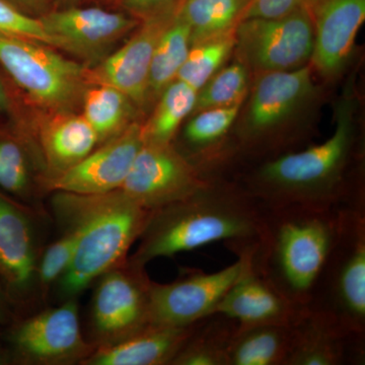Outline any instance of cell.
<instances>
[{"label": "cell", "mask_w": 365, "mask_h": 365, "mask_svg": "<svg viewBox=\"0 0 365 365\" xmlns=\"http://www.w3.org/2000/svg\"><path fill=\"white\" fill-rule=\"evenodd\" d=\"M354 116L355 98L344 93L336 107L333 134L326 141L263 160L237 184L265 207L365 206L364 186L354 176L361 158Z\"/></svg>", "instance_id": "cell-1"}, {"label": "cell", "mask_w": 365, "mask_h": 365, "mask_svg": "<svg viewBox=\"0 0 365 365\" xmlns=\"http://www.w3.org/2000/svg\"><path fill=\"white\" fill-rule=\"evenodd\" d=\"M263 206L237 182H207L182 200L151 210L137 249L127 261L145 268L150 262L223 242L235 255L256 248Z\"/></svg>", "instance_id": "cell-2"}, {"label": "cell", "mask_w": 365, "mask_h": 365, "mask_svg": "<svg viewBox=\"0 0 365 365\" xmlns=\"http://www.w3.org/2000/svg\"><path fill=\"white\" fill-rule=\"evenodd\" d=\"M52 199L53 211L62 227L81 228L71 265L56 282L62 299H78L101 275L127 261L151 210L119 189L102 194L55 192Z\"/></svg>", "instance_id": "cell-3"}, {"label": "cell", "mask_w": 365, "mask_h": 365, "mask_svg": "<svg viewBox=\"0 0 365 365\" xmlns=\"http://www.w3.org/2000/svg\"><path fill=\"white\" fill-rule=\"evenodd\" d=\"M341 207L263 206L255 267L295 304L307 309L339 230Z\"/></svg>", "instance_id": "cell-4"}, {"label": "cell", "mask_w": 365, "mask_h": 365, "mask_svg": "<svg viewBox=\"0 0 365 365\" xmlns=\"http://www.w3.org/2000/svg\"><path fill=\"white\" fill-rule=\"evenodd\" d=\"M311 64L290 71L256 76L235 126L237 155L259 163L285 153L299 141L302 115L318 96Z\"/></svg>", "instance_id": "cell-5"}, {"label": "cell", "mask_w": 365, "mask_h": 365, "mask_svg": "<svg viewBox=\"0 0 365 365\" xmlns=\"http://www.w3.org/2000/svg\"><path fill=\"white\" fill-rule=\"evenodd\" d=\"M307 309L365 337V206L340 208L337 239Z\"/></svg>", "instance_id": "cell-6"}, {"label": "cell", "mask_w": 365, "mask_h": 365, "mask_svg": "<svg viewBox=\"0 0 365 365\" xmlns=\"http://www.w3.org/2000/svg\"><path fill=\"white\" fill-rule=\"evenodd\" d=\"M0 63L36 102L57 112H67L88 85L86 67L25 38L0 34Z\"/></svg>", "instance_id": "cell-7"}, {"label": "cell", "mask_w": 365, "mask_h": 365, "mask_svg": "<svg viewBox=\"0 0 365 365\" xmlns=\"http://www.w3.org/2000/svg\"><path fill=\"white\" fill-rule=\"evenodd\" d=\"M314 26L306 7L279 19H246L235 29V53L254 76L302 68L311 62Z\"/></svg>", "instance_id": "cell-8"}, {"label": "cell", "mask_w": 365, "mask_h": 365, "mask_svg": "<svg viewBox=\"0 0 365 365\" xmlns=\"http://www.w3.org/2000/svg\"><path fill=\"white\" fill-rule=\"evenodd\" d=\"M151 281L145 268L128 261L98 278L91 309L96 348L116 344L151 325Z\"/></svg>", "instance_id": "cell-9"}, {"label": "cell", "mask_w": 365, "mask_h": 365, "mask_svg": "<svg viewBox=\"0 0 365 365\" xmlns=\"http://www.w3.org/2000/svg\"><path fill=\"white\" fill-rule=\"evenodd\" d=\"M13 360L24 364H81L96 349L79 324L78 299L64 300L16 324L9 335Z\"/></svg>", "instance_id": "cell-10"}, {"label": "cell", "mask_w": 365, "mask_h": 365, "mask_svg": "<svg viewBox=\"0 0 365 365\" xmlns=\"http://www.w3.org/2000/svg\"><path fill=\"white\" fill-rule=\"evenodd\" d=\"M255 250L237 255L232 265L213 273L190 271L170 283L151 281V325L187 327L215 313L248 265Z\"/></svg>", "instance_id": "cell-11"}, {"label": "cell", "mask_w": 365, "mask_h": 365, "mask_svg": "<svg viewBox=\"0 0 365 365\" xmlns=\"http://www.w3.org/2000/svg\"><path fill=\"white\" fill-rule=\"evenodd\" d=\"M208 181L174 144L143 143L119 190L143 207L155 210L192 195Z\"/></svg>", "instance_id": "cell-12"}, {"label": "cell", "mask_w": 365, "mask_h": 365, "mask_svg": "<svg viewBox=\"0 0 365 365\" xmlns=\"http://www.w3.org/2000/svg\"><path fill=\"white\" fill-rule=\"evenodd\" d=\"M143 124L133 122L76 165L43 182L49 191L102 194L119 189L143 146Z\"/></svg>", "instance_id": "cell-13"}, {"label": "cell", "mask_w": 365, "mask_h": 365, "mask_svg": "<svg viewBox=\"0 0 365 365\" xmlns=\"http://www.w3.org/2000/svg\"><path fill=\"white\" fill-rule=\"evenodd\" d=\"M314 26L312 68L336 81L348 66L357 33L365 20V0H306Z\"/></svg>", "instance_id": "cell-14"}, {"label": "cell", "mask_w": 365, "mask_h": 365, "mask_svg": "<svg viewBox=\"0 0 365 365\" xmlns=\"http://www.w3.org/2000/svg\"><path fill=\"white\" fill-rule=\"evenodd\" d=\"M177 11L141 21L135 33L120 49L95 68H86V83L113 86L125 93L137 107L143 108L148 103L153 53Z\"/></svg>", "instance_id": "cell-15"}, {"label": "cell", "mask_w": 365, "mask_h": 365, "mask_svg": "<svg viewBox=\"0 0 365 365\" xmlns=\"http://www.w3.org/2000/svg\"><path fill=\"white\" fill-rule=\"evenodd\" d=\"M39 258L26 209L0 193V283L11 302H26L38 288Z\"/></svg>", "instance_id": "cell-16"}, {"label": "cell", "mask_w": 365, "mask_h": 365, "mask_svg": "<svg viewBox=\"0 0 365 365\" xmlns=\"http://www.w3.org/2000/svg\"><path fill=\"white\" fill-rule=\"evenodd\" d=\"M46 32L57 41L59 49L81 56L104 51L124 35L135 30L141 21L135 16L112 13L98 7L52 11L39 19Z\"/></svg>", "instance_id": "cell-17"}, {"label": "cell", "mask_w": 365, "mask_h": 365, "mask_svg": "<svg viewBox=\"0 0 365 365\" xmlns=\"http://www.w3.org/2000/svg\"><path fill=\"white\" fill-rule=\"evenodd\" d=\"M253 256L215 313L225 314L241 326L294 325L307 309L295 304L255 267Z\"/></svg>", "instance_id": "cell-18"}, {"label": "cell", "mask_w": 365, "mask_h": 365, "mask_svg": "<svg viewBox=\"0 0 365 365\" xmlns=\"http://www.w3.org/2000/svg\"><path fill=\"white\" fill-rule=\"evenodd\" d=\"M365 337L307 309L294 325L285 365L364 364Z\"/></svg>", "instance_id": "cell-19"}, {"label": "cell", "mask_w": 365, "mask_h": 365, "mask_svg": "<svg viewBox=\"0 0 365 365\" xmlns=\"http://www.w3.org/2000/svg\"><path fill=\"white\" fill-rule=\"evenodd\" d=\"M197 324L150 325L121 342L96 348L83 365H170Z\"/></svg>", "instance_id": "cell-20"}, {"label": "cell", "mask_w": 365, "mask_h": 365, "mask_svg": "<svg viewBox=\"0 0 365 365\" xmlns=\"http://www.w3.org/2000/svg\"><path fill=\"white\" fill-rule=\"evenodd\" d=\"M45 181L58 176L83 160L100 143L95 130L83 116L58 112L40 130Z\"/></svg>", "instance_id": "cell-21"}, {"label": "cell", "mask_w": 365, "mask_h": 365, "mask_svg": "<svg viewBox=\"0 0 365 365\" xmlns=\"http://www.w3.org/2000/svg\"><path fill=\"white\" fill-rule=\"evenodd\" d=\"M294 325L237 327L230 341L227 365H285Z\"/></svg>", "instance_id": "cell-22"}, {"label": "cell", "mask_w": 365, "mask_h": 365, "mask_svg": "<svg viewBox=\"0 0 365 365\" xmlns=\"http://www.w3.org/2000/svg\"><path fill=\"white\" fill-rule=\"evenodd\" d=\"M239 327L235 319L213 313L198 322L170 365H227V352Z\"/></svg>", "instance_id": "cell-23"}, {"label": "cell", "mask_w": 365, "mask_h": 365, "mask_svg": "<svg viewBox=\"0 0 365 365\" xmlns=\"http://www.w3.org/2000/svg\"><path fill=\"white\" fill-rule=\"evenodd\" d=\"M250 0H182L178 14L191 29V45L235 32Z\"/></svg>", "instance_id": "cell-24"}, {"label": "cell", "mask_w": 365, "mask_h": 365, "mask_svg": "<svg viewBox=\"0 0 365 365\" xmlns=\"http://www.w3.org/2000/svg\"><path fill=\"white\" fill-rule=\"evenodd\" d=\"M191 47V29L178 14L169 24L151 60L148 79V103L158 98L176 81Z\"/></svg>", "instance_id": "cell-25"}, {"label": "cell", "mask_w": 365, "mask_h": 365, "mask_svg": "<svg viewBox=\"0 0 365 365\" xmlns=\"http://www.w3.org/2000/svg\"><path fill=\"white\" fill-rule=\"evenodd\" d=\"M83 93V114L98 137L100 143L116 136L133 123L130 98L110 86H91Z\"/></svg>", "instance_id": "cell-26"}, {"label": "cell", "mask_w": 365, "mask_h": 365, "mask_svg": "<svg viewBox=\"0 0 365 365\" xmlns=\"http://www.w3.org/2000/svg\"><path fill=\"white\" fill-rule=\"evenodd\" d=\"M197 91L176 79L158 98L157 107L143 124L144 143L170 144L195 107Z\"/></svg>", "instance_id": "cell-27"}, {"label": "cell", "mask_w": 365, "mask_h": 365, "mask_svg": "<svg viewBox=\"0 0 365 365\" xmlns=\"http://www.w3.org/2000/svg\"><path fill=\"white\" fill-rule=\"evenodd\" d=\"M235 48V32L192 44L177 79L198 91L227 63Z\"/></svg>", "instance_id": "cell-28"}, {"label": "cell", "mask_w": 365, "mask_h": 365, "mask_svg": "<svg viewBox=\"0 0 365 365\" xmlns=\"http://www.w3.org/2000/svg\"><path fill=\"white\" fill-rule=\"evenodd\" d=\"M250 71L239 60L222 67L197 91L191 115L203 110L242 106L250 91Z\"/></svg>", "instance_id": "cell-29"}, {"label": "cell", "mask_w": 365, "mask_h": 365, "mask_svg": "<svg viewBox=\"0 0 365 365\" xmlns=\"http://www.w3.org/2000/svg\"><path fill=\"white\" fill-rule=\"evenodd\" d=\"M64 234L52 242L39 258L37 269V285L41 294H45L51 285L56 284L71 265L79 239L81 228L78 225L64 228Z\"/></svg>", "instance_id": "cell-30"}, {"label": "cell", "mask_w": 365, "mask_h": 365, "mask_svg": "<svg viewBox=\"0 0 365 365\" xmlns=\"http://www.w3.org/2000/svg\"><path fill=\"white\" fill-rule=\"evenodd\" d=\"M0 188L23 200L32 196L26 153L20 144L11 139H0Z\"/></svg>", "instance_id": "cell-31"}, {"label": "cell", "mask_w": 365, "mask_h": 365, "mask_svg": "<svg viewBox=\"0 0 365 365\" xmlns=\"http://www.w3.org/2000/svg\"><path fill=\"white\" fill-rule=\"evenodd\" d=\"M0 34L25 38L59 49L58 43L46 32L39 19L21 13L4 0H0Z\"/></svg>", "instance_id": "cell-32"}, {"label": "cell", "mask_w": 365, "mask_h": 365, "mask_svg": "<svg viewBox=\"0 0 365 365\" xmlns=\"http://www.w3.org/2000/svg\"><path fill=\"white\" fill-rule=\"evenodd\" d=\"M304 4L306 0H250L242 20L283 18L302 9Z\"/></svg>", "instance_id": "cell-33"}, {"label": "cell", "mask_w": 365, "mask_h": 365, "mask_svg": "<svg viewBox=\"0 0 365 365\" xmlns=\"http://www.w3.org/2000/svg\"><path fill=\"white\" fill-rule=\"evenodd\" d=\"M125 9L138 20L144 21L178 11L182 0H121Z\"/></svg>", "instance_id": "cell-34"}, {"label": "cell", "mask_w": 365, "mask_h": 365, "mask_svg": "<svg viewBox=\"0 0 365 365\" xmlns=\"http://www.w3.org/2000/svg\"><path fill=\"white\" fill-rule=\"evenodd\" d=\"M6 290L0 283V326L11 324L14 319L13 304Z\"/></svg>", "instance_id": "cell-35"}, {"label": "cell", "mask_w": 365, "mask_h": 365, "mask_svg": "<svg viewBox=\"0 0 365 365\" xmlns=\"http://www.w3.org/2000/svg\"><path fill=\"white\" fill-rule=\"evenodd\" d=\"M11 360H13V359H11V354H9V353L0 345V365L9 364Z\"/></svg>", "instance_id": "cell-36"}, {"label": "cell", "mask_w": 365, "mask_h": 365, "mask_svg": "<svg viewBox=\"0 0 365 365\" xmlns=\"http://www.w3.org/2000/svg\"><path fill=\"white\" fill-rule=\"evenodd\" d=\"M7 105V98L6 91L4 90V86L0 83V110L4 109Z\"/></svg>", "instance_id": "cell-37"}, {"label": "cell", "mask_w": 365, "mask_h": 365, "mask_svg": "<svg viewBox=\"0 0 365 365\" xmlns=\"http://www.w3.org/2000/svg\"><path fill=\"white\" fill-rule=\"evenodd\" d=\"M19 1H21L23 4H31V6H34V4H40L42 0H19Z\"/></svg>", "instance_id": "cell-38"}]
</instances>
